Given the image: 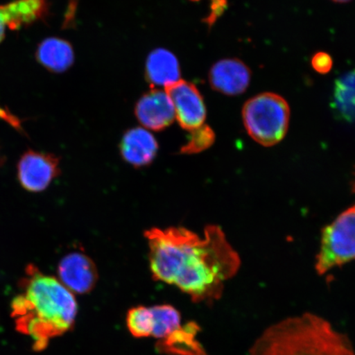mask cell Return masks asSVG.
Returning a JSON list of instances; mask_svg holds the SVG:
<instances>
[{"label":"cell","instance_id":"8","mask_svg":"<svg viewBox=\"0 0 355 355\" xmlns=\"http://www.w3.org/2000/svg\"><path fill=\"white\" fill-rule=\"evenodd\" d=\"M135 115L141 125L157 132L166 130L175 119L170 97L166 92L153 87L137 101Z\"/></svg>","mask_w":355,"mask_h":355},{"label":"cell","instance_id":"24","mask_svg":"<svg viewBox=\"0 0 355 355\" xmlns=\"http://www.w3.org/2000/svg\"><path fill=\"white\" fill-rule=\"evenodd\" d=\"M192 1H198V0H192Z\"/></svg>","mask_w":355,"mask_h":355},{"label":"cell","instance_id":"15","mask_svg":"<svg viewBox=\"0 0 355 355\" xmlns=\"http://www.w3.org/2000/svg\"><path fill=\"white\" fill-rule=\"evenodd\" d=\"M332 108L337 117L355 123V69L336 80L333 90Z\"/></svg>","mask_w":355,"mask_h":355},{"label":"cell","instance_id":"2","mask_svg":"<svg viewBox=\"0 0 355 355\" xmlns=\"http://www.w3.org/2000/svg\"><path fill=\"white\" fill-rule=\"evenodd\" d=\"M19 286L20 294L12 301L11 316L16 329L32 339L35 350L42 352L52 339L72 329L77 300L60 279L33 264L26 266Z\"/></svg>","mask_w":355,"mask_h":355},{"label":"cell","instance_id":"19","mask_svg":"<svg viewBox=\"0 0 355 355\" xmlns=\"http://www.w3.org/2000/svg\"><path fill=\"white\" fill-rule=\"evenodd\" d=\"M20 29L15 1L0 6V42L6 37L7 29Z\"/></svg>","mask_w":355,"mask_h":355},{"label":"cell","instance_id":"10","mask_svg":"<svg viewBox=\"0 0 355 355\" xmlns=\"http://www.w3.org/2000/svg\"><path fill=\"white\" fill-rule=\"evenodd\" d=\"M251 72L237 59L221 60L211 67L209 82L215 91L228 96L241 95L250 85Z\"/></svg>","mask_w":355,"mask_h":355},{"label":"cell","instance_id":"16","mask_svg":"<svg viewBox=\"0 0 355 355\" xmlns=\"http://www.w3.org/2000/svg\"><path fill=\"white\" fill-rule=\"evenodd\" d=\"M153 315V336L162 340L179 329L181 316L179 311L171 305L162 304L150 308Z\"/></svg>","mask_w":355,"mask_h":355},{"label":"cell","instance_id":"18","mask_svg":"<svg viewBox=\"0 0 355 355\" xmlns=\"http://www.w3.org/2000/svg\"><path fill=\"white\" fill-rule=\"evenodd\" d=\"M188 143L181 148V153L195 154L209 148L214 144L216 135L207 124L190 132Z\"/></svg>","mask_w":355,"mask_h":355},{"label":"cell","instance_id":"21","mask_svg":"<svg viewBox=\"0 0 355 355\" xmlns=\"http://www.w3.org/2000/svg\"><path fill=\"white\" fill-rule=\"evenodd\" d=\"M226 7V0H211V12L206 19L210 26L223 13Z\"/></svg>","mask_w":355,"mask_h":355},{"label":"cell","instance_id":"22","mask_svg":"<svg viewBox=\"0 0 355 355\" xmlns=\"http://www.w3.org/2000/svg\"><path fill=\"white\" fill-rule=\"evenodd\" d=\"M352 191L355 193V172L354 173V179L352 183Z\"/></svg>","mask_w":355,"mask_h":355},{"label":"cell","instance_id":"20","mask_svg":"<svg viewBox=\"0 0 355 355\" xmlns=\"http://www.w3.org/2000/svg\"><path fill=\"white\" fill-rule=\"evenodd\" d=\"M333 65V61L330 55L325 52H318L312 59V66L316 72L325 74L329 73Z\"/></svg>","mask_w":355,"mask_h":355},{"label":"cell","instance_id":"13","mask_svg":"<svg viewBox=\"0 0 355 355\" xmlns=\"http://www.w3.org/2000/svg\"><path fill=\"white\" fill-rule=\"evenodd\" d=\"M35 58L44 68L55 73L66 72L73 66L75 60L72 44L59 37L44 39L39 44Z\"/></svg>","mask_w":355,"mask_h":355},{"label":"cell","instance_id":"23","mask_svg":"<svg viewBox=\"0 0 355 355\" xmlns=\"http://www.w3.org/2000/svg\"><path fill=\"white\" fill-rule=\"evenodd\" d=\"M332 1H335L337 3H346V2L352 1V0H332Z\"/></svg>","mask_w":355,"mask_h":355},{"label":"cell","instance_id":"3","mask_svg":"<svg viewBox=\"0 0 355 355\" xmlns=\"http://www.w3.org/2000/svg\"><path fill=\"white\" fill-rule=\"evenodd\" d=\"M248 355H355L348 337L316 314L306 313L275 323Z\"/></svg>","mask_w":355,"mask_h":355},{"label":"cell","instance_id":"6","mask_svg":"<svg viewBox=\"0 0 355 355\" xmlns=\"http://www.w3.org/2000/svg\"><path fill=\"white\" fill-rule=\"evenodd\" d=\"M165 90L174 106L175 118L184 130L192 132L205 124L206 105L194 84L180 80L165 87Z\"/></svg>","mask_w":355,"mask_h":355},{"label":"cell","instance_id":"14","mask_svg":"<svg viewBox=\"0 0 355 355\" xmlns=\"http://www.w3.org/2000/svg\"><path fill=\"white\" fill-rule=\"evenodd\" d=\"M199 331L197 323L185 324L159 340L157 349L159 353L170 355H208L197 340Z\"/></svg>","mask_w":355,"mask_h":355},{"label":"cell","instance_id":"5","mask_svg":"<svg viewBox=\"0 0 355 355\" xmlns=\"http://www.w3.org/2000/svg\"><path fill=\"white\" fill-rule=\"evenodd\" d=\"M355 260V205L323 230L316 270L323 275Z\"/></svg>","mask_w":355,"mask_h":355},{"label":"cell","instance_id":"12","mask_svg":"<svg viewBox=\"0 0 355 355\" xmlns=\"http://www.w3.org/2000/svg\"><path fill=\"white\" fill-rule=\"evenodd\" d=\"M180 66L176 56L166 49H155L146 59L145 77L152 86H168L180 80Z\"/></svg>","mask_w":355,"mask_h":355},{"label":"cell","instance_id":"7","mask_svg":"<svg viewBox=\"0 0 355 355\" xmlns=\"http://www.w3.org/2000/svg\"><path fill=\"white\" fill-rule=\"evenodd\" d=\"M60 175V159L53 154L28 150L17 164L20 184L29 192H42Z\"/></svg>","mask_w":355,"mask_h":355},{"label":"cell","instance_id":"11","mask_svg":"<svg viewBox=\"0 0 355 355\" xmlns=\"http://www.w3.org/2000/svg\"><path fill=\"white\" fill-rule=\"evenodd\" d=\"M158 149L157 139L143 128H133L128 130L119 144L123 158L135 167L150 165L157 157Z\"/></svg>","mask_w":355,"mask_h":355},{"label":"cell","instance_id":"1","mask_svg":"<svg viewBox=\"0 0 355 355\" xmlns=\"http://www.w3.org/2000/svg\"><path fill=\"white\" fill-rule=\"evenodd\" d=\"M145 237L153 279L177 286L195 303L219 300L224 283L241 266L237 252L217 225L207 226L203 238L184 227L153 228Z\"/></svg>","mask_w":355,"mask_h":355},{"label":"cell","instance_id":"17","mask_svg":"<svg viewBox=\"0 0 355 355\" xmlns=\"http://www.w3.org/2000/svg\"><path fill=\"white\" fill-rule=\"evenodd\" d=\"M127 327L131 334L137 338L153 335L154 322L152 310L144 306L132 308L127 314Z\"/></svg>","mask_w":355,"mask_h":355},{"label":"cell","instance_id":"9","mask_svg":"<svg viewBox=\"0 0 355 355\" xmlns=\"http://www.w3.org/2000/svg\"><path fill=\"white\" fill-rule=\"evenodd\" d=\"M60 281L71 292L84 295L94 288L98 279L96 265L82 252H71L61 259L58 268Z\"/></svg>","mask_w":355,"mask_h":355},{"label":"cell","instance_id":"4","mask_svg":"<svg viewBox=\"0 0 355 355\" xmlns=\"http://www.w3.org/2000/svg\"><path fill=\"white\" fill-rule=\"evenodd\" d=\"M244 127L257 144L276 145L285 137L290 121V107L286 101L274 93H261L243 105Z\"/></svg>","mask_w":355,"mask_h":355}]
</instances>
